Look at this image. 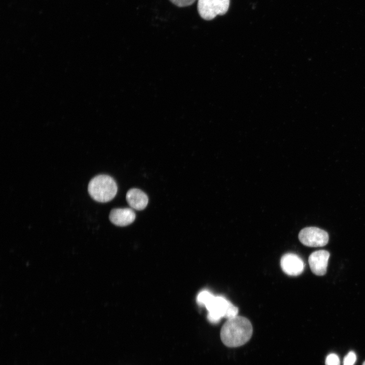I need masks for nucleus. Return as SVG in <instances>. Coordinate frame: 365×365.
I'll return each mask as SVG.
<instances>
[{"label":"nucleus","mask_w":365,"mask_h":365,"mask_svg":"<svg viewBox=\"0 0 365 365\" xmlns=\"http://www.w3.org/2000/svg\"><path fill=\"white\" fill-rule=\"evenodd\" d=\"M330 255L329 252L325 250H319L309 256L308 263L314 274L322 276L326 273Z\"/></svg>","instance_id":"0eeeda50"},{"label":"nucleus","mask_w":365,"mask_h":365,"mask_svg":"<svg viewBox=\"0 0 365 365\" xmlns=\"http://www.w3.org/2000/svg\"><path fill=\"white\" fill-rule=\"evenodd\" d=\"M174 5L179 7L192 5L196 0H169Z\"/></svg>","instance_id":"f8f14e48"},{"label":"nucleus","mask_w":365,"mask_h":365,"mask_svg":"<svg viewBox=\"0 0 365 365\" xmlns=\"http://www.w3.org/2000/svg\"><path fill=\"white\" fill-rule=\"evenodd\" d=\"M116 181L109 175L100 174L93 177L89 182L88 191L94 200L107 202L112 200L117 193Z\"/></svg>","instance_id":"7ed1b4c3"},{"label":"nucleus","mask_w":365,"mask_h":365,"mask_svg":"<svg viewBox=\"0 0 365 365\" xmlns=\"http://www.w3.org/2000/svg\"><path fill=\"white\" fill-rule=\"evenodd\" d=\"M110 221L118 226H126L131 224L135 218L134 211L129 208L113 209L109 215Z\"/></svg>","instance_id":"6e6552de"},{"label":"nucleus","mask_w":365,"mask_h":365,"mask_svg":"<svg viewBox=\"0 0 365 365\" xmlns=\"http://www.w3.org/2000/svg\"><path fill=\"white\" fill-rule=\"evenodd\" d=\"M126 197L129 206L138 210L145 208L149 201L147 195L143 191L136 188L130 189Z\"/></svg>","instance_id":"1a4fd4ad"},{"label":"nucleus","mask_w":365,"mask_h":365,"mask_svg":"<svg viewBox=\"0 0 365 365\" xmlns=\"http://www.w3.org/2000/svg\"><path fill=\"white\" fill-rule=\"evenodd\" d=\"M280 266L282 271L289 276H298L304 271L305 264L297 254L287 253L280 259Z\"/></svg>","instance_id":"423d86ee"},{"label":"nucleus","mask_w":365,"mask_h":365,"mask_svg":"<svg viewBox=\"0 0 365 365\" xmlns=\"http://www.w3.org/2000/svg\"><path fill=\"white\" fill-rule=\"evenodd\" d=\"M229 5L230 0H198L197 9L201 18L211 20L226 14Z\"/></svg>","instance_id":"20e7f679"},{"label":"nucleus","mask_w":365,"mask_h":365,"mask_svg":"<svg viewBox=\"0 0 365 365\" xmlns=\"http://www.w3.org/2000/svg\"><path fill=\"white\" fill-rule=\"evenodd\" d=\"M252 332V326L249 319L237 315L227 319L224 323L221 330L220 337L226 346L237 347L250 340Z\"/></svg>","instance_id":"f03ea898"},{"label":"nucleus","mask_w":365,"mask_h":365,"mask_svg":"<svg viewBox=\"0 0 365 365\" xmlns=\"http://www.w3.org/2000/svg\"><path fill=\"white\" fill-rule=\"evenodd\" d=\"M325 365H340L339 356L335 353L329 354L325 358Z\"/></svg>","instance_id":"9d476101"},{"label":"nucleus","mask_w":365,"mask_h":365,"mask_svg":"<svg viewBox=\"0 0 365 365\" xmlns=\"http://www.w3.org/2000/svg\"><path fill=\"white\" fill-rule=\"evenodd\" d=\"M197 302L206 307L208 311L207 319L213 324L218 323L222 318L230 319L238 313V308L225 298L215 296L207 290L199 293Z\"/></svg>","instance_id":"f257e3e1"},{"label":"nucleus","mask_w":365,"mask_h":365,"mask_svg":"<svg viewBox=\"0 0 365 365\" xmlns=\"http://www.w3.org/2000/svg\"><path fill=\"white\" fill-rule=\"evenodd\" d=\"M362 365H365V361L362 363Z\"/></svg>","instance_id":"ddd939ff"},{"label":"nucleus","mask_w":365,"mask_h":365,"mask_svg":"<svg viewBox=\"0 0 365 365\" xmlns=\"http://www.w3.org/2000/svg\"><path fill=\"white\" fill-rule=\"evenodd\" d=\"M356 360L355 353L353 351H349L344 358L343 365H354Z\"/></svg>","instance_id":"9b49d317"},{"label":"nucleus","mask_w":365,"mask_h":365,"mask_svg":"<svg viewBox=\"0 0 365 365\" xmlns=\"http://www.w3.org/2000/svg\"><path fill=\"white\" fill-rule=\"evenodd\" d=\"M298 238L304 245L309 247H321L328 241V235L324 230L315 227H306L300 231Z\"/></svg>","instance_id":"39448f33"}]
</instances>
